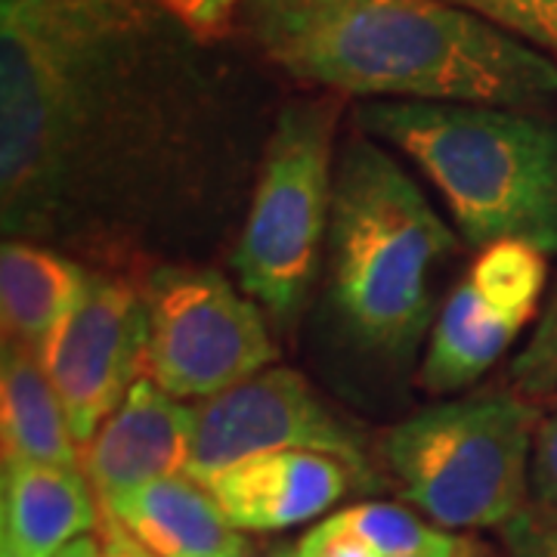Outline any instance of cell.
Listing matches in <instances>:
<instances>
[{"label":"cell","mask_w":557,"mask_h":557,"mask_svg":"<svg viewBox=\"0 0 557 557\" xmlns=\"http://www.w3.org/2000/svg\"><path fill=\"white\" fill-rule=\"evenodd\" d=\"M267 137L258 81L159 0H0L3 239L131 276L196 263Z\"/></svg>","instance_id":"cell-1"},{"label":"cell","mask_w":557,"mask_h":557,"mask_svg":"<svg viewBox=\"0 0 557 557\" xmlns=\"http://www.w3.org/2000/svg\"><path fill=\"white\" fill-rule=\"evenodd\" d=\"M263 60L338 97L536 112L557 62L446 0H242Z\"/></svg>","instance_id":"cell-2"},{"label":"cell","mask_w":557,"mask_h":557,"mask_svg":"<svg viewBox=\"0 0 557 557\" xmlns=\"http://www.w3.org/2000/svg\"><path fill=\"white\" fill-rule=\"evenodd\" d=\"M354 121L412 159L468 245L523 242L557 255V121L498 106L394 100L362 102Z\"/></svg>","instance_id":"cell-3"},{"label":"cell","mask_w":557,"mask_h":557,"mask_svg":"<svg viewBox=\"0 0 557 557\" xmlns=\"http://www.w3.org/2000/svg\"><path fill=\"white\" fill-rule=\"evenodd\" d=\"M329 288L347 332L406 359L431 329L434 278L458 236L379 139L354 137L335 168Z\"/></svg>","instance_id":"cell-4"},{"label":"cell","mask_w":557,"mask_h":557,"mask_svg":"<svg viewBox=\"0 0 557 557\" xmlns=\"http://www.w3.org/2000/svg\"><path fill=\"white\" fill-rule=\"evenodd\" d=\"M542 416L520 394L449 399L381 440L399 496L443 530H502L523 515Z\"/></svg>","instance_id":"cell-5"},{"label":"cell","mask_w":557,"mask_h":557,"mask_svg":"<svg viewBox=\"0 0 557 557\" xmlns=\"http://www.w3.org/2000/svg\"><path fill=\"white\" fill-rule=\"evenodd\" d=\"M338 112V94L278 109L233 248L239 288L282 322L300 310L329 242Z\"/></svg>","instance_id":"cell-6"},{"label":"cell","mask_w":557,"mask_h":557,"mask_svg":"<svg viewBox=\"0 0 557 557\" xmlns=\"http://www.w3.org/2000/svg\"><path fill=\"white\" fill-rule=\"evenodd\" d=\"M146 375L177 399H208L276 366L278 347L255 298L214 267L164 263L143 276Z\"/></svg>","instance_id":"cell-7"},{"label":"cell","mask_w":557,"mask_h":557,"mask_svg":"<svg viewBox=\"0 0 557 557\" xmlns=\"http://www.w3.org/2000/svg\"><path fill=\"white\" fill-rule=\"evenodd\" d=\"M278 449L341 458L362 486H375L362 431L288 366H270L255 379L193 406L189 478L205 480L242 458Z\"/></svg>","instance_id":"cell-8"},{"label":"cell","mask_w":557,"mask_h":557,"mask_svg":"<svg viewBox=\"0 0 557 557\" xmlns=\"http://www.w3.org/2000/svg\"><path fill=\"white\" fill-rule=\"evenodd\" d=\"M149 307L143 278L94 270L90 285L44 350V369L60 394L81 449L146 379Z\"/></svg>","instance_id":"cell-9"},{"label":"cell","mask_w":557,"mask_h":557,"mask_svg":"<svg viewBox=\"0 0 557 557\" xmlns=\"http://www.w3.org/2000/svg\"><path fill=\"white\" fill-rule=\"evenodd\" d=\"M545 276V255L533 245L483 248L431 325L421 384L443 397L483 379L536 317Z\"/></svg>","instance_id":"cell-10"},{"label":"cell","mask_w":557,"mask_h":557,"mask_svg":"<svg viewBox=\"0 0 557 557\" xmlns=\"http://www.w3.org/2000/svg\"><path fill=\"white\" fill-rule=\"evenodd\" d=\"M193 453V406L139 379L81 449V471L100 508L161 478L186 474Z\"/></svg>","instance_id":"cell-11"},{"label":"cell","mask_w":557,"mask_h":557,"mask_svg":"<svg viewBox=\"0 0 557 557\" xmlns=\"http://www.w3.org/2000/svg\"><path fill=\"white\" fill-rule=\"evenodd\" d=\"M199 483L239 533H282L329 515L359 478L341 458L278 449L242 458Z\"/></svg>","instance_id":"cell-12"},{"label":"cell","mask_w":557,"mask_h":557,"mask_svg":"<svg viewBox=\"0 0 557 557\" xmlns=\"http://www.w3.org/2000/svg\"><path fill=\"white\" fill-rule=\"evenodd\" d=\"M102 508L81 468L38 461L3 465L0 557H57L100 527Z\"/></svg>","instance_id":"cell-13"},{"label":"cell","mask_w":557,"mask_h":557,"mask_svg":"<svg viewBox=\"0 0 557 557\" xmlns=\"http://www.w3.org/2000/svg\"><path fill=\"white\" fill-rule=\"evenodd\" d=\"M156 557H239L245 542L220 511L208 486L189 474H174L139 486L102 508Z\"/></svg>","instance_id":"cell-14"},{"label":"cell","mask_w":557,"mask_h":557,"mask_svg":"<svg viewBox=\"0 0 557 557\" xmlns=\"http://www.w3.org/2000/svg\"><path fill=\"white\" fill-rule=\"evenodd\" d=\"M94 270L60 248L3 239L0 248V317L3 344L44 357L47 344L78 307Z\"/></svg>","instance_id":"cell-15"},{"label":"cell","mask_w":557,"mask_h":557,"mask_svg":"<svg viewBox=\"0 0 557 557\" xmlns=\"http://www.w3.org/2000/svg\"><path fill=\"white\" fill-rule=\"evenodd\" d=\"M0 443L7 461L81 468V446L60 394L32 350L3 344L0 357Z\"/></svg>","instance_id":"cell-16"},{"label":"cell","mask_w":557,"mask_h":557,"mask_svg":"<svg viewBox=\"0 0 557 557\" xmlns=\"http://www.w3.org/2000/svg\"><path fill=\"white\" fill-rule=\"evenodd\" d=\"M325 533L347 536L369 548L375 557L424 555V552H453L465 536H453L437 523L418 518L412 508L394 502H359L332 518L319 520Z\"/></svg>","instance_id":"cell-17"},{"label":"cell","mask_w":557,"mask_h":557,"mask_svg":"<svg viewBox=\"0 0 557 557\" xmlns=\"http://www.w3.org/2000/svg\"><path fill=\"white\" fill-rule=\"evenodd\" d=\"M480 20L502 28L505 35L523 40L557 57V0H446Z\"/></svg>","instance_id":"cell-18"},{"label":"cell","mask_w":557,"mask_h":557,"mask_svg":"<svg viewBox=\"0 0 557 557\" xmlns=\"http://www.w3.org/2000/svg\"><path fill=\"white\" fill-rule=\"evenodd\" d=\"M508 379L520 397H555L557 394V288L542 310L533 335L508 362Z\"/></svg>","instance_id":"cell-19"},{"label":"cell","mask_w":557,"mask_h":557,"mask_svg":"<svg viewBox=\"0 0 557 557\" xmlns=\"http://www.w3.org/2000/svg\"><path fill=\"white\" fill-rule=\"evenodd\" d=\"M539 523L557 527V409L542 416L530 453V486H527V508Z\"/></svg>","instance_id":"cell-20"},{"label":"cell","mask_w":557,"mask_h":557,"mask_svg":"<svg viewBox=\"0 0 557 557\" xmlns=\"http://www.w3.org/2000/svg\"><path fill=\"white\" fill-rule=\"evenodd\" d=\"M159 3L205 44H223L239 25L242 0H159Z\"/></svg>","instance_id":"cell-21"},{"label":"cell","mask_w":557,"mask_h":557,"mask_svg":"<svg viewBox=\"0 0 557 557\" xmlns=\"http://www.w3.org/2000/svg\"><path fill=\"white\" fill-rule=\"evenodd\" d=\"M505 557H557V527L539 523L527 511L508 520L502 530Z\"/></svg>","instance_id":"cell-22"},{"label":"cell","mask_w":557,"mask_h":557,"mask_svg":"<svg viewBox=\"0 0 557 557\" xmlns=\"http://www.w3.org/2000/svg\"><path fill=\"white\" fill-rule=\"evenodd\" d=\"M100 557H156L149 555L137 539L131 536L119 520L109 518V515H102L100 520Z\"/></svg>","instance_id":"cell-23"},{"label":"cell","mask_w":557,"mask_h":557,"mask_svg":"<svg viewBox=\"0 0 557 557\" xmlns=\"http://www.w3.org/2000/svg\"><path fill=\"white\" fill-rule=\"evenodd\" d=\"M403 557H493L490 548H480L474 539H465L453 552H424V555H403Z\"/></svg>","instance_id":"cell-24"},{"label":"cell","mask_w":557,"mask_h":557,"mask_svg":"<svg viewBox=\"0 0 557 557\" xmlns=\"http://www.w3.org/2000/svg\"><path fill=\"white\" fill-rule=\"evenodd\" d=\"M100 552H102L100 539L81 536V539H75L72 545H65V548H62L57 557H100Z\"/></svg>","instance_id":"cell-25"},{"label":"cell","mask_w":557,"mask_h":557,"mask_svg":"<svg viewBox=\"0 0 557 557\" xmlns=\"http://www.w3.org/2000/svg\"><path fill=\"white\" fill-rule=\"evenodd\" d=\"M239 557H258V555H255V552H251V548H248V552H242Z\"/></svg>","instance_id":"cell-26"},{"label":"cell","mask_w":557,"mask_h":557,"mask_svg":"<svg viewBox=\"0 0 557 557\" xmlns=\"http://www.w3.org/2000/svg\"><path fill=\"white\" fill-rule=\"evenodd\" d=\"M270 557H288V555H285V552H273V555H270Z\"/></svg>","instance_id":"cell-27"},{"label":"cell","mask_w":557,"mask_h":557,"mask_svg":"<svg viewBox=\"0 0 557 557\" xmlns=\"http://www.w3.org/2000/svg\"><path fill=\"white\" fill-rule=\"evenodd\" d=\"M555 399H557V394H555Z\"/></svg>","instance_id":"cell-28"}]
</instances>
